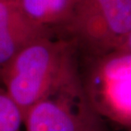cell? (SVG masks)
Wrapping results in <instances>:
<instances>
[{"instance_id":"8992f818","label":"cell","mask_w":131,"mask_h":131,"mask_svg":"<svg viewBox=\"0 0 131 131\" xmlns=\"http://www.w3.org/2000/svg\"><path fill=\"white\" fill-rule=\"evenodd\" d=\"M24 15L33 23L50 29L65 27L76 0H15Z\"/></svg>"},{"instance_id":"5b68a950","label":"cell","mask_w":131,"mask_h":131,"mask_svg":"<svg viewBox=\"0 0 131 131\" xmlns=\"http://www.w3.org/2000/svg\"><path fill=\"white\" fill-rule=\"evenodd\" d=\"M50 32L30 21L15 0H0V77L22 49Z\"/></svg>"},{"instance_id":"6da1fadb","label":"cell","mask_w":131,"mask_h":131,"mask_svg":"<svg viewBox=\"0 0 131 131\" xmlns=\"http://www.w3.org/2000/svg\"><path fill=\"white\" fill-rule=\"evenodd\" d=\"M79 46L73 38L43 35L22 49L7 66L0 83L22 117L37 101L61 90L82 87L78 66Z\"/></svg>"},{"instance_id":"9c48e42d","label":"cell","mask_w":131,"mask_h":131,"mask_svg":"<svg viewBox=\"0 0 131 131\" xmlns=\"http://www.w3.org/2000/svg\"><path fill=\"white\" fill-rule=\"evenodd\" d=\"M124 131H131V128H128V129H126V130Z\"/></svg>"},{"instance_id":"ba28073f","label":"cell","mask_w":131,"mask_h":131,"mask_svg":"<svg viewBox=\"0 0 131 131\" xmlns=\"http://www.w3.org/2000/svg\"><path fill=\"white\" fill-rule=\"evenodd\" d=\"M120 49H126V50L131 51V33L129 35V37L127 38V39L125 40L124 43L123 44V46L121 47Z\"/></svg>"},{"instance_id":"7a4b0ae2","label":"cell","mask_w":131,"mask_h":131,"mask_svg":"<svg viewBox=\"0 0 131 131\" xmlns=\"http://www.w3.org/2000/svg\"><path fill=\"white\" fill-rule=\"evenodd\" d=\"M64 27L91 56L118 49L131 33V0H76Z\"/></svg>"},{"instance_id":"52a82bcc","label":"cell","mask_w":131,"mask_h":131,"mask_svg":"<svg viewBox=\"0 0 131 131\" xmlns=\"http://www.w3.org/2000/svg\"><path fill=\"white\" fill-rule=\"evenodd\" d=\"M21 111L0 83V131H21Z\"/></svg>"},{"instance_id":"3957f363","label":"cell","mask_w":131,"mask_h":131,"mask_svg":"<svg viewBox=\"0 0 131 131\" xmlns=\"http://www.w3.org/2000/svg\"><path fill=\"white\" fill-rule=\"evenodd\" d=\"M83 87L89 103L101 117L131 128V51L92 56Z\"/></svg>"},{"instance_id":"277c9868","label":"cell","mask_w":131,"mask_h":131,"mask_svg":"<svg viewBox=\"0 0 131 131\" xmlns=\"http://www.w3.org/2000/svg\"><path fill=\"white\" fill-rule=\"evenodd\" d=\"M25 131H104L102 118L86 98L84 87L48 94L27 111Z\"/></svg>"}]
</instances>
